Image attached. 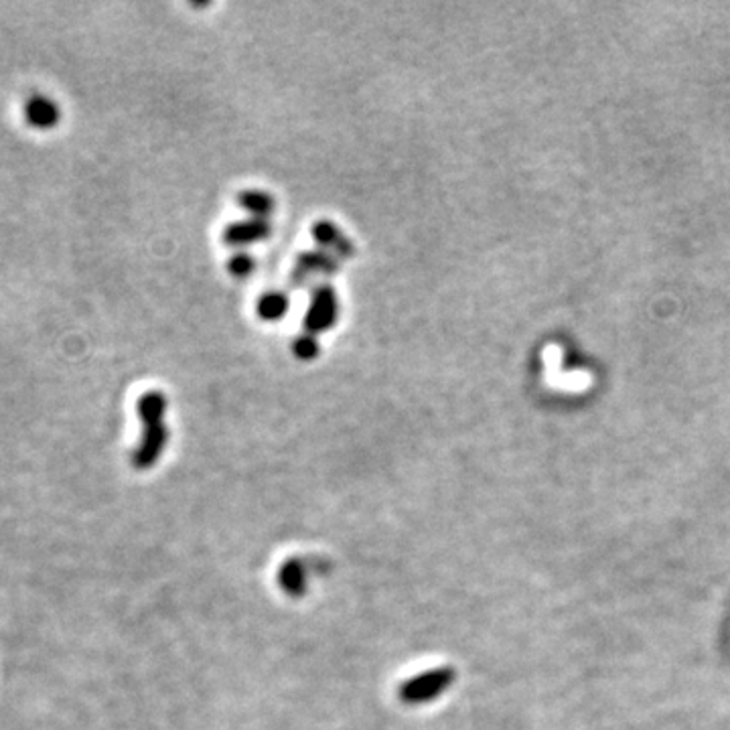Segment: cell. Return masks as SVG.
<instances>
[{"mask_svg":"<svg viewBox=\"0 0 730 730\" xmlns=\"http://www.w3.org/2000/svg\"><path fill=\"white\" fill-rule=\"evenodd\" d=\"M337 319H339V301L335 295V288L331 284L317 286L313 290L309 311L303 321L305 333H309L313 337L319 333H325V331L333 329Z\"/></svg>","mask_w":730,"mask_h":730,"instance_id":"obj_3","label":"cell"},{"mask_svg":"<svg viewBox=\"0 0 730 730\" xmlns=\"http://www.w3.org/2000/svg\"><path fill=\"white\" fill-rule=\"evenodd\" d=\"M457 680V672L449 666L432 668L428 672H420L408 680H404L398 686V698L404 704L418 706V704H430L441 698Z\"/></svg>","mask_w":730,"mask_h":730,"instance_id":"obj_2","label":"cell"},{"mask_svg":"<svg viewBox=\"0 0 730 730\" xmlns=\"http://www.w3.org/2000/svg\"><path fill=\"white\" fill-rule=\"evenodd\" d=\"M256 264L254 258L246 252H238L232 256V260L228 262V270L236 276V278H248L254 272Z\"/></svg>","mask_w":730,"mask_h":730,"instance_id":"obj_12","label":"cell"},{"mask_svg":"<svg viewBox=\"0 0 730 730\" xmlns=\"http://www.w3.org/2000/svg\"><path fill=\"white\" fill-rule=\"evenodd\" d=\"M311 564L305 558H288L278 572L280 589L290 597H301L307 593V584L311 580Z\"/></svg>","mask_w":730,"mask_h":730,"instance_id":"obj_6","label":"cell"},{"mask_svg":"<svg viewBox=\"0 0 730 730\" xmlns=\"http://www.w3.org/2000/svg\"><path fill=\"white\" fill-rule=\"evenodd\" d=\"M272 228L268 219H258V217H250V219H242V222H234L224 230V244L226 246H234V248H242V246H250L254 242H262L270 236Z\"/></svg>","mask_w":730,"mask_h":730,"instance_id":"obj_5","label":"cell"},{"mask_svg":"<svg viewBox=\"0 0 730 730\" xmlns=\"http://www.w3.org/2000/svg\"><path fill=\"white\" fill-rule=\"evenodd\" d=\"M256 313L264 321H280L288 313V297L282 292H266L256 303Z\"/></svg>","mask_w":730,"mask_h":730,"instance_id":"obj_10","label":"cell"},{"mask_svg":"<svg viewBox=\"0 0 730 730\" xmlns=\"http://www.w3.org/2000/svg\"><path fill=\"white\" fill-rule=\"evenodd\" d=\"M167 398L161 392H146L138 400V416L142 422V438L132 453V465L140 471L151 469L163 457L169 443V428L165 422Z\"/></svg>","mask_w":730,"mask_h":730,"instance_id":"obj_1","label":"cell"},{"mask_svg":"<svg viewBox=\"0 0 730 730\" xmlns=\"http://www.w3.org/2000/svg\"><path fill=\"white\" fill-rule=\"evenodd\" d=\"M313 238L321 246V250L333 254L339 260L351 258L355 254V246L351 244V240L333 222H327V219H321V222L313 226Z\"/></svg>","mask_w":730,"mask_h":730,"instance_id":"obj_7","label":"cell"},{"mask_svg":"<svg viewBox=\"0 0 730 730\" xmlns=\"http://www.w3.org/2000/svg\"><path fill=\"white\" fill-rule=\"evenodd\" d=\"M292 351H295V355H297L299 359H303V361H311V359H315V357L319 355L321 347H319V341H317L313 335L305 333V335H301L295 343H292Z\"/></svg>","mask_w":730,"mask_h":730,"instance_id":"obj_11","label":"cell"},{"mask_svg":"<svg viewBox=\"0 0 730 730\" xmlns=\"http://www.w3.org/2000/svg\"><path fill=\"white\" fill-rule=\"evenodd\" d=\"M238 203L242 209H246L252 217H258V219H266L274 211V205H276L270 193L258 191V189L242 191L238 195Z\"/></svg>","mask_w":730,"mask_h":730,"instance_id":"obj_9","label":"cell"},{"mask_svg":"<svg viewBox=\"0 0 730 730\" xmlns=\"http://www.w3.org/2000/svg\"><path fill=\"white\" fill-rule=\"evenodd\" d=\"M25 118L37 128H51L59 122V108L45 96H33L25 106Z\"/></svg>","mask_w":730,"mask_h":730,"instance_id":"obj_8","label":"cell"},{"mask_svg":"<svg viewBox=\"0 0 730 730\" xmlns=\"http://www.w3.org/2000/svg\"><path fill=\"white\" fill-rule=\"evenodd\" d=\"M339 270V258L325 250H311L299 256L295 270L290 274V282L303 286L313 276H331Z\"/></svg>","mask_w":730,"mask_h":730,"instance_id":"obj_4","label":"cell"}]
</instances>
